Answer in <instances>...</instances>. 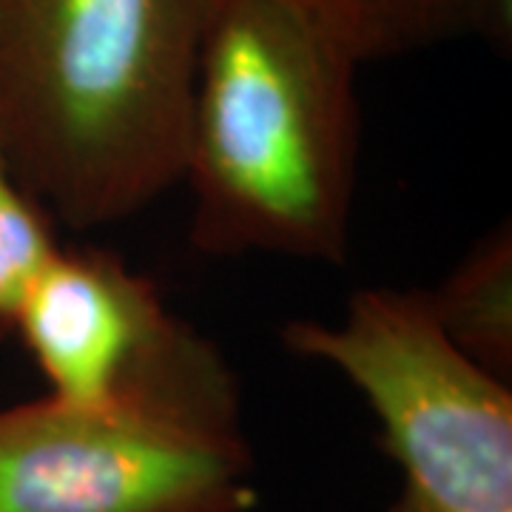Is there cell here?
<instances>
[{"instance_id":"3","label":"cell","mask_w":512,"mask_h":512,"mask_svg":"<svg viewBox=\"0 0 512 512\" xmlns=\"http://www.w3.org/2000/svg\"><path fill=\"white\" fill-rule=\"evenodd\" d=\"M293 356L370 404L402 490L387 512H512V390L453 345L424 288H362L339 322L296 319Z\"/></svg>"},{"instance_id":"6","label":"cell","mask_w":512,"mask_h":512,"mask_svg":"<svg viewBox=\"0 0 512 512\" xmlns=\"http://www.w3.org/2000/svg\"><path fill=\"white\" fill-rule=\"evenodd\" d=\"M359 66L484 40L507 49L512 0H285Z\"/></svg>"},{"instance_id":"1","label":"cell","mask_w":512,"mask_h":512,"mask_svg":"<svg viewBox=\"0 0 512 512\" xmlns=\"http://www.w3.org/2000/svg\"><path fill=\"white\" fill-rule=\"evenodd\" d=\"M222 0H0V148L74 231L183 180L202 46Z\"/></svg>"},{"instance_id":"8","label":"cell","mask_w":512,"mask_h":512,"mask_svg":"<svg viewBox=\"0 0 512 512\" xmlns=\"http://www.w3.org/2000/svg\"><path fill=\"white\" fill-rule=\"evenodd\" d=\"M57 251L55 217L20 183L0 148V336L12 333L26 293Z\"/></svg>"},{"instance_id":"2","label":"cell","mask_w":512,"mask_h":512,"mask_svg":"<svg viewBox=\"0 0 512 512\" xmlns=\"http://www.w3.org/2000/svg\"><path fill=\"white\" fill-rule=\"evenodd\" d=\"M362 66L285 0H222L202 46L183 180L191 245L345 265Z\"/></svg>"},{"instance_id":"4","label":"cell","mask_w":512,"mask_h":512,"mask_svg":"<svg viewBox=\"0 0 512 512\" xmlns=\"http://www.w3.org/2000/svg\"><path fill=\"white\" fill-rule=\"evenodd\" d=\"M254 507V456L239 424L52 393L0 410V512Z\"/></svg>"},{"instance_id":"5","label":"cell","mask_w":512,"mask_h":512,"mask_svg":"<svg viewBox=\"0 0 512 512\" xmlns=\"http://www.w3.org/2000/svg\"><path fill=\"white\" fill-rule=\"evenodd\" d=\"M12 333L63 402L140 404L239 424V384L225 353L120 254L60 245Z\"/></svg>"},{"instance_id":"7","label":"cell","mask_w":512,"mask_h":512,"mask_svg":"<svg viewBox=\"0 0 512 512\" xmlns=\"http://www.w3.org/2000/svg\"><path fill=\"white\" fill-rule=\"evenodd\" d=\"M441 330L478 365L512 379V231L510 222L461 256L436 288H424Z\"/></svg>"}]
</instances>
